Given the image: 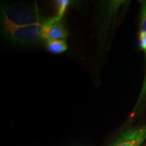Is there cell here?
<instances>
[{"mask_svg":"<svg viewBox=\"0 0 146 146\" xmlns=\"http://www.w3.org/2000/svg\"><path fill=\"white\" fill-rule=\"evenodd\" d=\"M146 139V126L127 131L112 146H140Z\"/></svg>","mask_w":146,"mask_h":146,"instance_id":"obj_4","label":"cell"},{"mask_svg":"<svg viewBox=\"0 0 146 146\" xmlns=\"http://www.w3.org/2000/svg\"><path fill=\"white\" fill-rule=\"evenodd\" d=\"M45 24L25 27H1L3 35L12 43L20 45H35L45 42L43 37Z\"/></svg>","mask_w":146,"mask_h":146,"instance_id":"obj_2","label":"cell"},{"mask_svg":"<svg viewBox=\"0 0 146 146\" xmlns=\"http://www.w3.org/2000/svg\"><path fill=\"white\" fill-rule=\"evenodd\" d=\"M68 32L62 24V19L56 16L48 18L43 29V37L45 41L50 40H66Z\"/></svg>","mask_w":146,"mask_h":146,"instance_id":"obj_3","label":"cell"},{"mask_svg":"<svg viewBox=\"0 0 146 146\" xmlns=\"http://www.w3.org/2000/svg\"><path fill=\"white\" fill-rule=\"evenodd\" d=\"M48 20L35 5L10 3L1 9V27H25L44 24Z\"/></svg>","mask_w":146,"mask_h":146,"instance_id":"obj_1","label":"cell"},{"mask_svg":"<svg viewBox=\"0 0 146 146\" xmlns=\"http://www.w3.org/2000/svg\"><path fill=\"white\" fill-rule=\"evenodd\" d=\"M58 5V10H57V14L56 16L58 18L62 19L64 14L65 12L66 11L67 8H68L70 1H57Z\"/></svg>","mask_w":146,"mask_h":146,"instance_id":"obj_7","label":"cell"},{"mask_svg":"<svg viewBox=\"0 0 146 146\" xmlns=\"http://www.w3.org/2000/svg\"><path fill=\"white\" fill-rule=\"evenodd\" d=\"M45 47L47 50L52 54H61L68 49V45L65 39L47 41H45Z\"/></svg>","mask_w":146,"mask_h":146,"instance_id":"obj_6","label":"cell"},{"mask_svg":"<svg viewBox=\"0 0 146 146\" xmlns=\"http://www.w3.org/2000/svg\"><path fill=\"white\" fill-rule=\"evenodd\" d=\"M141 16H140V25L139 33V46L144 51L145 58V66H146V1H141ZM146 97V68L145 80L143 87H142L140 96L137 104V106L139 104L140 102L144 100Z\"/></svg>","mask_w":146,"mask_h":146,"instance_id":"obj_5","label":"cell"}]
</instances>
